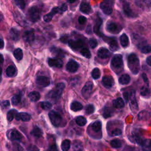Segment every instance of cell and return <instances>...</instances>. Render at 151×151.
Instances as JSON below:
<instances>
[{
  "label": "cell",
  "mask_w": 151,
  "mask_h": 151,
  "mask_svg": "<svg viewBox=\"0 0 151 151\" xmlns=\"http://www.w3.org/2000/svg\"><path fill=\"white\" fill-rule=\"evenodd\" d=\"M65 88V84L63 83H58L56 86L48 93L47 97L52 102H56L61 97Z\"/></svg>",
  "instance_id": "6da1fadb"
},
{
  "label": "cell",
  "mask_w": 151,
  "mask_h": 151,
  "mask_svg": "<svg viewBox=\"0 0 151 151\" xmlns=\"http://www.w3.org/2000/svg\"><path fill=\"white\" fill-rule=\"evenodd\" d=\"M127 64L130 71L134 74H137L140 68V61L135 54H130L127 58Z\"/></svg>",
  "instance_id": "7a4b0ae2"
},
{
  "label": "cell",
  "mask_w": 151,
  "mask_h": 151,
  "mask_svg": "<svg viewBox=\"0 0 151 151\" xmlns=\"http://www.w3.org/2000/svg\"><path fill=\"white\" fill-rule=\"evenodd\" d=\"M48 116L53 126L55 127H58L61 126V124L63 122V119L59 113H57L54 110H52L49 112Z\"/></svg>",
  "instance_id": "3957f363"
},
{
  "label": "cell",
  "mask_w": 151,
  "mask_h": 151,
  "mask_svg": "<svg viewBox=\"0 0 151 151\" xmlns=\"http://www.w3.org/2000/svg\"><path fill=\"white\" fill-rule=\"evenodd\" d=\"M114 5L113 0H104L100 5V8L102 11L106 15H110L113 11V6Z\"/></svg>",
  "instance_id": "277c9868"
},
{
  "label": "cell",
  "mask_w": 151,
  "mask_h": 151,
  "mask_svg": "<svg viewBox=\"0 0 151 151\" xmlns=\"http://www.w3.org/2000/svg\"><path fill=\"white\" fill-rule=\"evenodd\" d=\"M28 16L31 21L37 22L40 18V9L37 6H31L28 11Z\"/></svg>",
  "instance_id": "5b68a950"
},
{
  "label": "cell",
  "mask_w": 151,
  "mask_h": 151,
  "mask_svg": "<svg viewBox=\"0 0 151 151\" xmlns=\"http://www.w3.org/2000/svg\"><path fill=\"white\" fill-rule=\"evenodd\" d=\"M7 137L11 141H20L22 139V135L15 129H9L6 132Z\"/></svg>",
  "instance_id": "8992f818"
},
{
  "label": "cell",
  "mask_w": 151,
  "mask_h": 151,
  "mask_svg": "<svg viewBox=\"0 0 151 151\" xmlns=\"http://www.w3.org/2000/svg\"><path fill=\"white\" fill-rule=\"evenodd\" d=\"M123 60L121 54H116L113 56L111 61V64L113 68L116 69L121 68L123 66Z\"/></svg>",
  "instance_id": "52a82bcc"
},
{
  "label": "cell",
  "mask_w": 151,
  "mask_h": 151,
  "mask_svg": "<svg viewBox=\"0 0 151 151\" xmlns=\"http://www.w3.org/2000/svg\"><path fill=\"white\" fill-rule=\"evenodd\" d=\"M93 84L91 81H87L81 90V94L85 99H88L92 91Z\"/></svg>",
  "instance_id": "ba28073f"
},
{
  "label": "cell",
  "mask_w": 151,
  "mask_h": 151,
  "mask_svg": "<svg viewBox=\"0 0 151 151\" xmlns=\"http://www.w3.org/2000/svg\"><path fill=\"white\" fill-rule=\"evenodd\" d=\"M106 29L111 34H117L122 29V27L113 22H109L106 25Z\"/></svg>",
  "instance_id": "9c48e42d"
},
{
  "label": "cell",
  "mask_w": 151,
  "mask_h": 151,
  "mask_svg": "<svg viewBox=\"0 0 151 151\" xmlns=\"http://www.w3.org/2000/svg\"><path fill=\"white\" fill-rule=\"evenodd\" d=\"M36 83L39 86L45 87L48 86L50 84V80L46 76H40L37 78Z\"/></svg>",
  "instance_id": "30bf717a"
},
{
  "label": "cell",
  "mask_w": 151,
  "mask_h": 151,
  "mask_svg": "<svg viewBox=\"0 0 151 151\" xmlns=\"http://www.w3.org/2000/svg\"><path fill=\"white\" fill-rule=\"evenodd\" d=\"M129 103H130V106L133 111H136L137 110V103L136 100V97H135V92L134 91H132L130 94H129Z\"/></svg>",
  "instance_id": "8fae6325"
},
{
  "label": "cell",
  "mask_w": 151,
  "mask_h": 151,
  "mask_svg": "<svg viewBox=\"0 0 151 151\" xmlns=\"http://www.w3.org/2000/svg\"><path fill=\"white\" fill-rule=\"evenodd\" d=\"M68 45L73 50H78L82 48L84 43L82 40H77L76 41L70 40L68 41Z\"/></svg>",
  "instance_id": "7c38bea8"
},
{
  "label": "cell",
  "mask_w": 151,
  "mask_h": 151,
  "mask_svg": "<svg viewBox=\"0 0 151 151\" xmlns=\"http://www.w3.org/2000/svg\"><path fill=\"white\" fill-rule=\"evenodd\" d=\"M48 65L52 67L61 68L63 65V63L60 58H50L48 60Z\"/></svg>",
  "instance_id": "4fadbf2b"
},
{
  "label": "cell",
  "mask_w": 151,
  "mask_h": 151,
  "mask_svg": "<svg viewBox=\"0 0 151 151\" xmlns=\"http://www.w3.org/2000/svg\"><path fill=\"white\" fill-rule=\"evenodd\" d=\"M78 64L74 60H70L66 64V69L68 72L74 73L78 68Z\"/></svg>",
  "instance_id": "5bb4252c"
},
{
  "label": "cell",
  "mask_w": 151,
  "mask_h": 151,
  "mask_svg": "<svg viewBox=\"0 0 151 151\" xmlns=\"http://www.w3.org/2000/svg\"><path fill=\"white\" fill-rule=\"evenodd\" d=\"M22 38L25 42H31L35 40V34L32 30H28L24 32Z\"/></svg>",
  "instance_id": "9a60e30c"
},
{
  "label": "cell",
  "mask_w": 151,
  "mask_h": 151,
  "mask_svg": "<svg viewBox=\"0 0 151 151\" xmlns=\"http://www.w3.org/2000/svg\"><path fill=\"white\" fill-rule=\"evenodd\" d=\"M60 11V8H58V7H54L51 12L46 15H45L44 16V20L47 22H50L51 21V19H52L53 17L57 14V13H58Z\"/></svg>",
  "instance_id": "2e32d148"
},
{
  "label": "cell",
  "mask_w": 151,
  "mask_h": 151,
  "mask_svg": "<svg viewBox=\"0 0 151 151\" xmlns=\"http://www.w3.org/2000/svg\"><path fill=\"white\" fill-rule=\"evenodd\" d=\"M103 85L106 88H110L114 84V80L111 76H105L102 78Z\"/></svg>",
  "instance_id": "e0dca14e"
},
{
  "label": "cell",
  "mask_w": 151,
  "mask_h": 151,
  "mask_svg": "<svg viewBox=\"0 0 151 151\" xmlns=\"http://www.w3.org/2000/svg\"><path fill=\"white\" fill-rule=\"evenodd\" d=\"M123 9L124 13L126 16L129 17H133L135 16V14L133 13V11L130 8L129 4L125 1L123 3Z\"/></svg>",
  "instance_id": "ac0fdd59"
},
{
  "label": "cell",
  "mask_w": 151,
  "mask_h": 151,
  "mask_svg": "<svg viewBox=\"0 0 151 151\" xmlns=\"http://www.w3.org/2000/svg\"><path fill=\"white\" fill-rule=\"evenodd\" d=\"M97 56L102 59H105L110 56L109 51L106 48H100L97 51Z\"/></svg>",
  "instance_id": "d6986e66"
},
{
  "label": "cell",
  "mask_w": 151,
  "mask_h": 151,
  "mask_svg": "<svg viewBox=\"0 0 151 151\" xmlns=\"http://www.w3.org/2000/svg\"><path fill=\"white\" fill-rule=\"evenodd\" d=\"M15 119L17 120H21L23 122H28L31 119V116L27 113L21 112L18 113L16 114Z\"/></svg>",
  "instance_id": "ffe728a7"
},
{
  "label": "cell",
  "mask_w": 151,
  "mask_h": 151,
  "mask_svg": "<svg viewBox=\"0 0 151 151\" xmlns=\"http://www.w3.org/2000/svg\"><path fill=\"white\" fill-rule=\"evenodd\" d=\"M80 10L82 12L86 14H88L91 12V8L90 5L86 2H83L81 4V5L80 6Z\"/></svg>",
  "instance_id": "44dd1931"
},
{
  "label": "cell",
  "mask_w": 151,
  "mask_h": 151,
  "mask_svg": "<svg viewBox=\"0 0 151 151\" xmlns=\"http://www.w3.org/2000/svg\"><path fill=\"white\" fill-rule=\"evenodd\" d=\"M140 145L144 151H151V139L143 140Z\"/></svg>",
  "instance_id": "7402d4cb"
},
{
  "label": "cell",
  "mask_w": 151,
  "mask_h": 151,
  "mask_svg": "<svg viewBox=\"0 0 151 151\" xmlns=\"http://www.w3.org/2000/svg\"><path fill=\"white\" fill-rule=\"evenodd\" d=\"M113 105L116 109H122L124 106V103L123 100L119 97L113 101Z\"/></svg>",
  "instance_id": "603a6c76"
},
{
  "label": "cell",
  "mask_w": 151,
  "mask_h": 151,
  "mask_svg": "<svg viewBox=\"0 0 151 151\" xmlns=\"http://www.w3.org/2000/svg\"><path fill=\"white\" fill-rule=\"evenodd\" d=\"M83 105L78 101H74L71 103L70 105V109L73 111H77L81 110L83 109Z\"/></svg>",
  "instance_id": "cb8c5ba5"
},
{
  "label": "cell",
  "mask_w": 151,
  "mask_h": 151,
  "mask_svg": "<svg viewBox=\"0 0 151 151\" xmlns=\"http://www.w3.org/2000/svg\"><path fill=\"white\" fill-rule=\"evenodd\" d=\"M120 42L122 46L124 48L127 47L129 44V40L126 34H123L120 37Z\"/></svg>",
  "instance_id": "d4e9b609"
},
{
  "label": "cell",
  "mask_w": 151,
  "mask_h": 151,
  "mask_svg": "<svg viewBox=\"0 0 151 151\" xmlns=\"http://www.w3.org/2000/svg\"><path fill=\"white\" fill-rule=\"evenodd\" d=\"M109 41H107L109 44V47H110V48L111 51H116L119 47H118V44H117V42L116 41V40L114 39V38H108Z\"/></svg>",
  "instance_id": "484cf974"
},
{
  "label": "cell",
  "mask_w": 151,
  "mask_h": 151,
  "mask_svg": "<svg viewBox=\"0 0 151 151\" xmlns=\"http://www.w3.org/2000/svg\"><path fill=\"white\" fill-rule=\"evenodd\" d=\"M6 74L9 77H12L16 74V68L14 65H9L6 69Z\"/></svg>",
  "instance_id": "4316f807"
},
{
  "label": "cell",
  "mask_w": 151,
  "mask_h": 151,
  "mask_svg": "<svg viewBox=\"0 0 151 151\" xmlns=\"http://www.w3.org/2000/svg\"><path fill=\"white\" fill-rule=\"evenodd\" d=\"M42 130L38 127V126H34L31 132V134L36 137H40L42 135Z\"/></svg>",
  "instance_id": "83f0119b"
},
{
  "label": "cell",
  "mask_w": 151,
  "mask_h": 151,
  "mask_svg": "<svg viewBox=\"0 0 151 151\" xmlns=\"http://www.w3.org/2000/svg\"><path fill=\"white\" fill-rule=\"evenodd\" d=\"M119 81L121 84H123V85L127 84L130 81V77L126 74H123L120 77L119 79Z\"/></svg>",
  "instance_id": "f1b7e54d"
},
{
  "label": "cell",
  "mask_w": 151,
  "mask_h": 151,
  "mask_svg": "<svg viewBox=\"0 0 151 151\" xmlns=\"http://www.w3.org/2000/svg\"><path fill=\"white\" fill-rule=\"evenodd\" d=\"M91 130L96 132V133H98L99 132H100L101 129V123L100 121H96L94 123H93L91 124Z\"/></svg>",
  "instance_id": "f546056e"
},
{
  "label": "cell",
  "mask_w": 151,
  "mask_h": 151,
  "mask_svg": "<svg viewBox=\"0 0 151 151\" xmlns=\"http://www.w3.org/2000/svg\"><path fill=\"white\" fill-rule=\"evenodd\" d=\"M101 24H102V20L100 18H97V20L96 21V23L94 24V28H93L94 32L99 35H101V33L100 32V28L101 25Z\"/></svg>",
  "instance_id": "4dcf8cb0"
},
{
  "label": "cell",
  "mask_w": 151,
  "mask_h": 151,
  "mask_svg": "<svg viewBox=\"0 0 151 151\" xmlns=\"http://www.w3.org/2000/svg\"><path fill=\"white\" fill-rule=\"evenodd\" d=\"M29 99L31 101L35 102L40 99V94L37 91H32L28 94Z\"/></svg>",
  "instance_id": "1f68e13d"
},
{
  "label": "cell",
  "mask_w": 151,
  "mask_h": 151,
  "mask_svg": "<svg viewBox=\"0 0 151 151\" xmlns=\"http://www.w3.org/2000/svg\"><path fill=\"white\" fill-rule=\"evenodd\" d=\"M9 34L11 38L14 40L17 41L19 39V31L15 28H11L9 31Z\"/></svg>",
  "instance_id": "d6a6232c"
},
{
  "label": "cell",
  "mask_w": 151,
  "mask_h": 151,
  "mask_svg": "<svg viewBox=\"0 0 151 151\" xmlns=\"http://www.w3.org/2000/svg\"><path fill=\"white\" fill-rule=\"evenodd\" d=\"M150 90L149 88V86H145L142 87L140 90V94L144 97H149L150 96Z\"/></svg>",
  "instance_id": "836d02e7"
},
{
  "label": "cell",
  "mask_w": 151,
  "mask_h": 151,
  "mask_svg": "<svg viewBox=\"0 0 151 151\" xmlns=\"http://www.w3.org/2000/svg\"><path fill=\"white\" fill-rule=\"evenodd\" d=\"M71 142L68 139L64 140L61 145V148L63 151H68L70 147Z\"/></svg>",
  "instance_id": "e575fe53"
},
{
  "label": "cell",
  "mask_w": 151,
  "mask_h": 151,
  "mask_svg": "<svg viewBox=\"0 0 151 151\" xmlns=\"http://www.w3.org/2000/svg\"><path fill=\"white\" fill-rule=\"evenodd\" d=\"M14 56L17 60H21L23 57V52L21 48H17L14 50Z\"/></svg>",
  "instance_id": "d590c367"
},
{
  "label": "cell",
  "mask_w": 151,
  "mask_h": 151,
  "mask_svg": "<svg viewBox=\"0 0 151 151\" xmlns=\"http://www.w3.org/2000/svg\"><path fill=\"white\" fill-rule=\"evenodd\" d=\"M113 113V110L111 109V108L110 107L106 106L104 108L103 116L104 118H108L112 115Z\"/></svg>",
  "instance_id": "8d00e7d4"
},
{
  "label": "cell",
  "mask_w": 151,
  "mask_h": 151,
  "mask_svg": "<svg viewBox=\"0 0 151 151\" xmlns=\"http://www.w3.org/2000/svg\"><path fill=\"white\" fill-rule=\"evenodd\" d=\"M76 123L80 126H84L87 123V120L84 117L80 116L76 117Z\"/></svg>",
  "instance_id": "74e56055"
},
{
  "label": "cell",
  "mask_w": 151,
  "mask_h": 151,
  "mask_svg": "<svg viewBox=\"0 0 151 151\" xmlns=\"http://www.w3.org/2000/svg\"><path fill=\"white\" fill-rule=\"evenodd\" d=\"M17 114V111L15 110V109H12V110H10L8 113H7V114H6V118H7V120L9 121V122H11L13 119L14 118V117H15L16 114Z\"/></svg>",
  "instance_id": "f35d334b"
},
{
  "label": "cell",
  "mask_w": 151,
  "mask_h": 151,
  "mask_svg": "<svg viewBox=\"0 0 151 151\" xmlns=\"http://www.w3.org/2000/svg\"><path fill=\"white\" fill-rule=\"evenodd\" d=\"M40 106L43 110H48L52 107V104L49 101H42L40 103Z\"/></svg>",
  "instance_id": "ab89813d"
},
{
  "label": "cell",
  "mask_w": 151,
  "mask_h": 151,
  "mask_svg": "<svg viewBox=\"0 0 151 151\" xmlns=\"http://www.w3.org/2000/svg\"><path fill=\"white\" fill-rule=\"evenodd\" d=\"M110 145L113 148H119L122 147V142L119 139H114L111 141Z\"/></svg>",
  "instance_id": "60d3db41"
},
{
  "label": "cell",
  "mask_w": 151,
  "mask_h": 151,
  "mask_svg": "<svg viewBox=\"0 0 151 151\" xmlns=\"http://www.w3.org/2000/svg\"><path fill=\"white\" fill-rule=\"evenodd\" d=\"M81 54L87 58H90L91 57V53L87 48H83L80 50Z\"/></svg>",
  "instance_id": "b9f144b4"
},
{
  "label": "cell",
  "mask_w": 151,
  "mask_h": 151,
  "mask_svg": "<svg viewBox=\"0 0 151 151\" xmlns=\"http://www.w3.org/2000/svg\"><path fill=\"white\" fill-rule=\"evenodd\" d=\"M91 76L94 79H98L100 77V71L98 68H94L91 71Z\"/></svg>",
  "instance_id": "7bdbcfd3"
},
{
  "label": "cell",
  "mask_w": 151,
  "mask_h": 151,
  "mask_svg": "<svg viewBox=\"0 0 151 151\" xmlns=\"http://www.w3.org/2000/svg\"><path fill=\"white\" fill-rule=\"evenodd\" d=\"M21 101V96L19 94H16L14 95L12 99H11V101L13 105L16 106Z\"/></svg>",
  "instance_id": "ee69618b"
},
{
  "label": "cell",
  "mask_w": 151,
  "mask_h": 151,
  "mask_svg": "<svg viewBox=\"0 0 151 151\" xmlns=\"http://www.w3.org/2000/svg\"><path fill=\"white\" fill-rule=\"evenodd\" d=\"M141 51L144 54H147L151 52V45H144L141 48Z\"/></svg>",
  "instance_id": "f6af8a7d"
},
{
  "label": "cell",
  "mask_w": 151,
  "mask_h": 151,
  "mask_svg": "<svg viewBox=\"0 0 151 151\" xmlns=\"http://www.w3.org/2000/svg\"><path fill=\"white\" fill-rule=\"evenodd\" d=\"M94 111V107L93 104H88L86 108V113L87 114H92Z\"/></svg>",
  "instance_id": "bcb514c9"
},
{
  "label": "cell",
  "mask_w": 151,
  "mask_h": 151,
  "mask_svg": "<svg viewBox=\"0 0 151 151\" xmlns=\"http://www.w3.org/2000/svg\"><path fill=\"white\" fill-rule=\"evenodd\" d=\"M15 4L21 9H24L25 6V2L24 0H15Z\"/></svg>",
  "instance_id": "7dc6e473"
},
{
  "label": "cell",
  "mask_w": 151,
  "mask_h": 151,
  "mask_svg": "<svg viewBox=\"0 0 151 151\" xmlns=\"http://www.w3.org/2000/svg\"><path fill=\"white\" fill-rule=\"evenodd\" d=\"M97 41L94 38H90L89 40V45L91 48H94L97 45Z\"/></svg>",
  "instance_id": "c3c4849f"
},
{
  "label": "cell",
  "mask_w": 151,
  "mask_h": 151,
  "mask_svg": "<svg viewBox=\"0 0 151 151\" xmlns=\"http://www.w3.org/2000/svg\"><path fill=\"white\" fill-rule=\"evenodd\" d=\"M74 148L76 151H82V145L80 142L76 141L74 143Z\"/></svg>",
  "instance_id": "681fc988"
},
{
  "label": "cell",
  "mask_w": 151,
  "mask_h": 151,
  "mask_svg": "<svg viewBox=\"0 0 151 151\" xmlns=\"http://www.w3.org/2000/svg\"><path fill=\"white\" fill-rule=\"evenodd\" d=\"M14 151H24L23 147L17 143L14 144Z\"/></svg>",
  "instance_id": "f907efd6"
},
{
  "label": "cell",
  "mask_w": 151,
  "mask_h": 151,
  "mask_svg": "<svg viewBox=\"0 0 151 151\" xmlns=\"http://www.w3.org/2000/svg\"><path fill=\"white\" fill-rule=\"evenodd\" d=\"M122 134V130L119 129H115L111 132L112 136H119Z\"/></svg>",
  "instance_id": "816d5d0a"
},
{
  "label": "cell",
  "mask_w": 151,
  "mask_h": 151,
  "mask_svg": "<svg viewBox=\"0 0 151 151\" xmlns=\"http://www.w3.org/2000/svg\"><path fill=\"white\" fill-rule=\"evenodd\" d=\"M47 151H58L57 147L56 145L55 144L50 145Z\"/></svg>",
  "instance_id": "f5cc1de1"
},
{
  "label": "cell",
  "mask_w": 151,
  "mask_h": 151,
  "mask_svg": "<svg viewBox=\"0 0 151 151\" xmlns=\"http://www.w3.org/2000/svg\"><path fill=\"white\" fill-rule=\"evenodd\" d=\"M86 21H87V19L85 17H83V16H80L78 19V21L79 22V24L83 25V24H84L86 22Z\"/></svg>",
  "instance_id": "db71d44e"
},
{
  "label": "cell",
  "mask_w": 151,
  "mask_h": 151,
  "mask_svg": "<svg viewBox=\"0 0 151 151\" xmlns=\"http://www.w3.org/2000/svg\"><path fill=\"white\" fill-rule=\"evenodd\" d=\"M0 106L2 108H6L9 106V101L8 100H4L0 103Z\"/></svg>",
  "instance_id": "11a10c76"
},
{
  "label": "cell",
  "mask_w": 151,
  "mask_h": 151,
  "mask_svg": "<svg viewBox=\"0 0 151 151\" xmlns=\"http://www.w3.org/2000/svg\"><path fill=\"white\" fill-rule=\"evenodd\" d=\"M28 150L29 151H40L39 149L36 146H34V145L30 146L28 148Z\"/></svg>",
  "instance_id": "9f6ffc18"
},
{
  "label": "cell",
  "mask_w": 151,
  "mask_h": 151,
  "mask_svg": "<svg viewBox=\"0 0 151 151\" xmlns=\"http://www.w3.org/2000/svg\"><path fill=\"white\" fill-rule=\"evenodd\" d=\"M67 9V6L65 5V4H63L60 7V11H62V12H64L65 11H66Z\"/></svg>",
  "instance_id": "6f0895ef"
},
{
  "label": "cell",
  "mask_w": 151,
  "mask_h": 151,
  "mask_svg": "<svg viewBox=\"0 0 151 151\" xmlns=\"http://www.w3.org/2000/svg\"><path fill=\"white\" fill-rule=\"evenodd\" d=\"M142 76H143V80H144V81H145V83H146V84H147V85H149V84H148V80H147V76H146L145 74H143Z\"/></svg>",
  "instance_id": "680465c9"
},
{
  "label": "cell",
  "mask_w": 151,
  "mask_h": 151,
  "mask_svg": "<svg viewBox=\"0 0 151 151\" xmlns=\"http://www.w3.org/2000/svg\"><path fill=\"white\" fill-rule=\"evenodd\" d=\"M146 63L147 64L151 66V55L149 56L147 58H146Z\"/></svg>",
  "instance_id": "91938a15"
},
{
  "label": "cell",
  "mask_w": 151,
  "mask_h": 151,
  "mask_svg": "<svg viewBox=\"0 0 151 151\" xmlns=\"http://www.w3.org/2000/svg\"><path fill=\"white\" fill-rule=\"evenodd\" d=\"M4 47V42L3 40L0 38V49L3 48Z\"/></svg>",
  "instance_id": "94428289"
},
{
  "label": "cell",
  "mask_w": 151,
  "mask_h": 151,
  "mask_svg": "<svg viewBox=\"0 0 151 151\" xmlns=\"http://www.w3.org/2000/svg\"><path fill=\"white\" fill-rule=\"evenodd\" d=\"M4 62V57H3V55L0 54V64Z\"/></svg>",
  "instance_id": "6125c7cd"
},
{
  "label": "cell",
  "mask_w": 151,
  "mask_h": 151,
  "mask_svg": "<svg viewBox=\"0 0 151 151\" xmlns=\"http://www.w3.org/2000/svg\"><path fill=\"white\" fill-rule=\"evenodd\" d=\"M77 1V0H67V1L68 2L71 3V4L74 3V2H75L76 1Z\"/></svg>",
  "instance_id": "be15d7a7"
},
{
  "label": "cell",
  "mask_w": 151,
  "mask_h": 151,
  "mask_svg": "<svg viewBox=\"0 0 151 151\" xmlns=\"http://www.w3.org/2000/svg\"><path fill=\"white\" fill-rule=\"evenodd\" d=\"M1 74H2V68H1V67H0V76L1 75Z\"/></svg>",
  "instance_id": "e7e4bbea"
},
{
  "label": "cell",
  "mask_w": 151,
  "mask_h": 151,
  "mask_svg": "<svg viewBox=\"0 0 151 151\" xmlns=\"http://www.w3.org/2000/svg\"><path fill=\"white\" fill-rule=\"evenodd\" d=\"M2 19V16H0V21H1Z\"/></svg>",
  "instance_id": "03108f58"
}]
</instances>
